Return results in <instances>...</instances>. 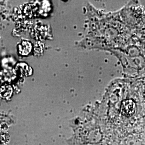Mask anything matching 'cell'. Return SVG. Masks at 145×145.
<instances>
[{
  "label": "cell",
  "mask_w": 145,
  "mask_h": 145,
  "mask_svg": "<svg viewBox=\"0 0 145 145\" xmlns=\"http://www.w3.org/2000/svg\"><path fill=\"white\" fill-rule=\"evenodd\" d=\"M136 105L132 99L124 101L121 105V113L126 117H130L135 114Z\"/></svg>",
  "instance_id": "obj_1"
},
{
  "label": "cell",
  "mask_w": 145,
  "mask_h": 145,
  "mask_svg": "<svg viewBox=\"0 0 145 145\" xmlns=\"http://www.w3.org/2000/svg\"><path fill=\"white\" fill-rule=\"evenodd\" d=\"M16 69L21 75L24 76H31L33 73L32 68L24 62L18 63L16 66Z\"/></svg>",
  "instance_id": "obj_3"
},
{
  "label": "cell",
  "mask_w": 145,
  "mask_h": 145,
  "mask_svg": "<svg viewBox=\"0 0 145 145\" xmlns=\"http://www.w3.org/2000/svg\"><path fill=\"white\" fill-rule=\"evenodd\" d=\"M32 50V45L27 40H23L18 45V51L22 56H27Z\"/></svg>",
  "instance_id": "obj_2"
},
{
  "label": "cell",
  "mask_w": 145,
  "mask_h": 145,
  "mask_svg": "<svg viewBox=\"0 0 145 145\" xmlns=\"http://www.w3.org/2000/svg\"><path fill=\"white\" fill-rule=\"evenodd\" d=\"M10 140V136L7 133H0V143L5 144Z\"/></svg>",
  "instance_id": "obj_5"
},
{
  "label": "cell",
  "mask_w": 145,
  "mask_h": 145,
  "mask_svg": "<svg viewBox=\"0 0 145 145\" xmlns=\"http://www.w3.org/2000/svg\"><path fill=\"white\" fill-rule=\"evenodd\" d=\"M13 90L11 86L8 84H3L0 87V96L3 99H8L12 95Z\"/></svg>",
  "instance_id": "obj_4"
}]
</instances>
